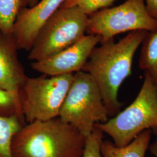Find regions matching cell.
Listing matches in <instances>:
<instances>
[{
	"label": "cell",
	"mask_w": 157,
	"mask_h": 157,
	"mask_svg": "<svg viewBox=\"0 0 157 157\" xmlns=\"http://www.w3.org/2000/svg\"><path fill=\"white\" fill-rule=\"evenodd\" d=\"M95 126L111 137L118 147H124L146 130L157 136V84L145 72L140 90L124 111Z\"/></svg>",
	"instance_id": "cell-3"
},
{
	"label": "cell",
	"mask_w": 157,
	"mask_h": 157,
	"mask_svg": "<svg viewBox=\"0 0 157 157\" xmlns=\"http://www.w3.org/2000/svg\"><path fill=\"white\" fill-rule=\"evenodd\" d=\"M25 124L17 115L10 117L0 116V157H13V138Z\"/></svg>",
	"instance_id": "cell-13"
},
{
	"label": "cell",
	"mask_w": 157,
	"mask_h": 157,
	"mask_svg": "<svg viewBox=\"0 0 157 157\" xmlns=\"http://www.w3.org/2000/svg\"><path fill=\"white\" fill-rule=\"evenodd\" d=\"M17 115L25 123L19 98L10 91L0 88V116Z\"/></svg>",
	"instance_id": "cell-15"
},
{
	"label": "cell",
	"mask_w": 157,
	"mask_h": 157,
	"mask_svg": "<svg viewBox=\"0 0 157 157\" xmlns=\"http://www.w3.org/2000/svg\"><path fill=\"white\" fill-rule=\"evenodd\" d=\"M39 0H28V6L29 7H33L36 6Z\"/></svg>",
	"instance_id": "cell-20"
},
{
	"label": "cell",
	"mask_w": 157,
	"mask_h": 157,
	"mask_svg": "<svg viewBox=\"0 0 157 157\" xmlns=\"http://www.w3.org/2000/svg\"><path fill=\"white\" fill-rule=\"evenodd\" d=\"M59 117L73 126L86 139L97 124L105 123L109 119L100 89L89 73L81 71L73 74Z\"/></svg>",
	"instance_id": "cell-4"
},
{
	"label": "cell",
	"mask_w": 157,
	"mask_h": 157,
	"mask_svg": "<svg viewBox=\"0 0 157 157\" xmlns=\"http://www.w3.org/2000/svg\"><path fill=\"white\" fill-rule=\"evenodd\" d=\"M18 50L12 34L0 30V88L11 91L17 98L28 77L18 58Z\"/></svg>",
	"instance_id": "cell-10"
},
{
	"label": "cell",
	"mask_w": 157,
	"mask_h": 157,
	"mask_svg": "<svg viewBox=\"0 0 157 157\" xmlns=\"http://www.w3.org/2000/svg\"><path fill=\"white\" fill-rule=\"evenodd\" d=\"M157 29V20L150 15L144 0H126L119 6L107 8L89 16L87 34L97 35L101 42L119 34Z\"/></svg>",
	"instance_id": "cell-7"
},
{
	"label": "cell",
	"mask_w": 157,
	"mask_h": 157,
	"mask_svg": "<svg viewBox=\"0 0 157 157\" xmlns=\"http://www.w3.org/2000/svg\"><path fill=\"white\" fill-rule=\"evenodd\" d=\"M73 78V74L27 77L19 91L25 123L59 117Z\"/></svg>",
	"instance_id": "cell-5"
},
{
	"label": "cell",
	"mask_w": 157,
	"mask_h": 157,
	"mask_svg": "<svg viewBox=\"0 0 157 157\" xmlns=\"http://www.w3.org/2000/svg\"><path fill=\"white\" fill-rule=\"evenodd\" d=\"M86 138L59 117L26 124L14 136L13 157H82Z\"/></svg>",
	"instance_id": "cell-2"
},
{
	"label": "cell",
	"mask_w": 157,
	"mask_h": 157,
	"mask_svg": "<svg viewBox=\"0 0 157 157\" xmlns=\"http://www.w3.org/2000/svg\"><path fill=\"white\" fill-rule=\"evenodd\" d=\"M144 2L150 15L157 20V0H144Z\"/></svg>",
	"instance_id": "cell-18"
},
{
	"label": "cell",
	"mask_w": 157,
	"mask_h": 157,
	"mask_svg": "<svg viewBox=\"0 0 157 157\" xmlns=\"http://www.w3.org/2000/svg\"><path fill=\"white\" fill-rule=\"evenodd\" d=\"M150 130L138 135L129 144L118 147L109 140H103L101 146L102 157H145L151 139Z\"/></svg>",
	"instance_id": "cell-11"
},
{
	"label": "cell",
	"mask_w": 157,
	"mask_h": 157,
	"mask_svg": "<svg viewBox=\"0 0 157 157\" xmlns=\"http://www.w3.org/2000/svg\"><path fill=\"white\" fill-rule=\"evenodd\" d=\"M147 33L134 31L117 42L114 39L101 42L91 52L82 69L97 84L109 118L121 112L122 104L118 100V91L131 75L135 53Z\"/></svg>",
	"instance_id": "cell-1"
},
{
	"label": "cell",
	"mask_w": 157,
	"mask_h": 157,
	"mask_svg": "<svg viewBox=\"0 0 157 157\" xmlns=\"http://www.w3.org/2000/svg\"><path fill=\"white\" fill-rule=\"evenodd\" d=\"M101 41L97 35H85L73 45L45 59L32 63L34 71L48 76L74 74L82 71L91 52Z\"/></svg>",
	"instance_id": "cell-8"
},
{
	"label": "cell",
	"mask_w": 157,
	"mask_h": 157,
	"mask_svg": "<svg viewBox=\"0 0 157 157\" xmlns=\"http://www.w3.org/2000/svg\"><path fill=\"white\" fill-rule=\"evenodd\" d=\"M150 151L152 155L154 157H157V140L150 146Z\"/></svg>",
	"instance_id": "cell-19"
},
{
	"label": "cell",
	"mask_w": 157,
	"mask_h": 157,
	"mask_svg": "<svg viewBox=\"0 0 157 157\" xmlns=\"http://www.w3.org/2000/svg\"><path fill=\"white\" fill-rule=\"evenodd\" d=\"M89 16L77 6L59 8L40 30L29 59L42 61L73 45L85 36Z\"/></svg>",
	"instance_id": "cell-6"
},
{
	"label": "cell",
	"mask_w": 157,
	"mask_h": 157,
	"mask_svg": "<svg viewBox=\"0 0 157 157\" xmlns=\"http://www.w3.org/2000/svg\"><path fill=\"white\" fill-rule=\"evenodd\" d=\"M28 6V0H0V30L12 34L19 13Z\"/></svg>",
	"instance_id": "cell-14"
},
{
	"label": "cell",
	"mask_w": 157,
	"mask_h": 157,
	"mask_svg": "<svg viewBox=\"0 0 157 157\" xmlns=\"http://www.w3.org/2000/svg\"><path fill=\"white\" fill-rule=\"evenodd\" d=\"M141 45L139 67L157 84V29L148 32Z\"/></svg>",
	"instance_id": "cell-12"
},
{
	"label": "cell",
	"mask_w": 157,
	"mask_h": 157,
	"mask_svg": "<svg viewBox=\"0 0 157 157\" xmlns=\"http://www.w3.org/2000/svg\"><path fill=\"white\" fill-rule=\"evenodd\" d=\"M104 138V133L95 126L89 137L86 138L84 152L82 157H102L101 146Z\"/></svg>",
	"instance_id": "cell-17"
},
{
	"label": "cell",
	"mask_w": 157,
	"mask_h": 157,
	"mask_svg": "<svg viewBox=\"0 0 157 157\" xmlns=\"http://www.w3.org/2000/svg\"><path fill=\"white\" fill-rule=\"evenodd\" d=\"M116 1L117 0H65L60 8L77 6L89 16L96 12L108 8Z\"/></svg>",
	"instance_id": "cell-16"
},
{
	"label": "cell",
	"mask_w": 157,
	"mask_h": 157,
	"mask_svg": "<svg viewBox=\"0 0 157 157\" xmlns=\"http://www.w3.org/2000/svg\"><path fill=\"white\" fill-rule=\"evenodd\" d=\"M65 0H41L23 8L17 17L12 35L19 50L30 51L40 30Z\"/></svg>",
	"instance_id": "cell-9"
}]
</instances>
